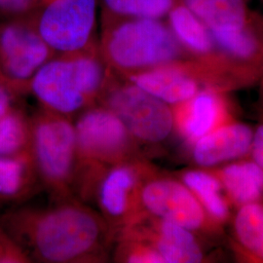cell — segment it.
Instances as JSON below:
<instances>
[{
	"mask_svg": "<svg viewBox=\"0 0 263 263\" xmlns=\"http://www.w3.org/2000/svg\"><path fill=\"white\" fill-rule=\"evenodd\" d=\"M209 31L243 28L246 10L243 0H183Z\"/></svg>",
	"mask_w": 263,
	"mask_h": 263,
	"instance_id": "2e32d148",
	"label": "cell"
},
{
	"mask_svg": "<svg viewBox=\"0 0 263 263\" xmlns=\"http://www.w3.org/2000/svg\"><path fill=\"white\" fill-rule=\"evenodd\" d=\"M252 132L234 124L211 131L195 141L194 159L199 165L213 166L245 154L252 143Z\"/></svg>",
	"mask_w": 263,
	"mask_h": 263,
	"instance_id": "7c38bea8",
	"label": "cell"
},
{
	"mask_svg": "<svg viewBox=\"0 0 263 263\" xmlns=\"http://www.w3.org/2000/svg\"><path fill=\"white\" fill-rule=\"evenodd\" d=\"M141 170L133 160L98 170L79 189L85 201L94 200L99 213L117 232L139 216Z\"/></svg>",
	"mask_w": 263,
	"mask_h": 263,
	"instance_id": "ba28073f",
	"label": "cell"
},
{
	"mask_svg": "<svg viewBox=\"0 0 263 263\" xmlns=\"http://www.w3.org/2000/svg\"><path fill=\"white\" fill-rule=\"evenodd\" d=\"M31 155L38 179L55 201L74 197L77 146L69 117L42 108L30 119Z\"/></svg>",
	"mask_w": 263,
	"mask_h": 263,
	"instance_id": "277c9868",
	"label": "cell"
},
{
	"mask_svg": "<svg viewBox=\"0 0 263 263\" xmlns=\"http://www.w3.org/2000/svg\"><path fill=\"white\" fill-rule=\"evenodd\" d=\"M182 179L213 216L222 218L227 215L226 202L219 194V184L216 179L204 172L189 171Z\"/></svg>",
	"mask_w": 263,
	"mask_h": 263,
	"instance_id": "7402d4cb",
	"label": "cell"
},
{
	"mask_svg": "<svg viewBox=\"0 0 263 263\" xmlns=\"http://www.w3.org/2000/svg\"><path fill=\"white\" fill-rule=\"evenodd\" d=\"M236 232L239 240L254 254L263 258V207L248 204L236 216Z\"/></svg>",
	"mask_w": 263,
	"mask_h": 263,
	"instance_id": "44dd1931",
	"label": "cell"
},
{
	"mask_svg": "<svg viewBox=\"0 0 263 263\" xmlns=\"http://www.w3.org/2000/svg\"><path fill=\"white\" fill-rule=\"evenodd\" d=\"M37 179L31 153L0 157V205L28 197Z\"/></svg>",
	"mask_w": 263,
	"mask_h": 263,
	"instance_id": "5bb4252c",
	"label": "cell"
},
{
	"mask_svg": "<svg viewBox=\"0 0 263 263\" xmlns=\"http://www.w3.org/2000/svg\"><path fill=\"white\" fill-rule=\"evenodd\" d=\"M186 103L178 114L179 130L189 141H196L216 125L219 104L214 95L206 92L195 95Z\"/></svg>",
	"mask_w": 263,
	"mask_h": 263,
	"instance_id": "9a60e30c",
	"label": "cell"
},
{
	"mask_svg": "<svg viewBox=\"0 0 263 263\" xmlns=\"http://www.w3.org/2000/svg\"><path fill=\"white\" fill-rule=\"evenodd\" d=\"M112 73L98 42L83 51L52 58L33 76L29 92L43 108L70 117L98 104Z\"/></svg>",
	"mask_w": 263,
	"mask_h": 263,
	"instance_id": "7a4b0ae2",
	"label": "cell"
},
{
	"mask_svg": "<svg viewBox=\"0 0 263 263\" xmlns=\"http://www.w3.org/2000/svg\"><path fill=\"white\" fill-rule=\"evenodd\" d=\"M124 78L167 104H182L197 94L196 82L182 69L171 64L141 70Z\"/></svg>",
	"mask_w": 263,
	"mask_h": 263,
	"instance_id": "8fae6325",
	"label": "cell"
},
{
	"mask_svg": "<svg viewBox=\"0 0 263 263\" xmlns=\"http://www.w3.org/2000/svg\"><path fill=\"white\" fill-rule=\"evenodd\" d=\"M98 104L115 113L132 137L143 142L164 141L175 124L168 104L114 72Z\"/></svg>",
	"mask_w": 263,
	"mask_h": 263,
	"instance_id": "8992f818",
	"label": "cell"
},
{
	"mask_svg": "<svg viewBox=\"0 0 263 263\" xmlns=\"http://www.w3.org/2000/svg\"><path fill=\"white\" fill-rule=\"evenodd\" d=\"M77 170L103 169L132 160L133 141L121 119L102 104L79 113L74 124Z\"/></svg>",
	"mask_w": 263,
	"mask_h": 263,
	"instance_id": "52a82bcc",
	"label": "cell"
},
{
	"mask_svg": "<svg viewBox=\"0 0 263 263\" xmlns=\"http://www.w3.org/2000/svg\"><path fill=\"white\" fill-rule=\"evenodd\" d=\"M103 16L161 19L169 14L176 0H101Z\"/></svg>",
	"mask_w": 263,
	"mask_h": 263,
	"instance_id": "ffe728a7",
	"label": "cell"
},
{
	"mask_svg": "<svg viewBox=\"0 0 263 263\" xmlns=\"http://www.w3.org/2000/svg\"><path fill=\"white\" fill-rule=\"evenodd\" d=\"M27 252L0 224V263L31 262Z\"/></svg>",
	"mask_w": 263,
	"mask_h": 263,
	"instance_id": "cb8c5ba5",
	"label": "cell"
},
{
	"mask_svg": "<svg viewBox=\"0 0 263 263\" xmlns=\"http://www.w3.org/2000/svg\"><path fill=\"white\" fill-rule=\"evenodd\" d=\"M98 0H53L36 11L40 35L57 55L94 46Z\"/></svg>",
	"mask_w": 263,
	"mask_h": 263,
	"instance_id": "9c48e42d",
	"label": "cell"
},
{
	"mask_svg": "<svg viewBox=\"0 0 263 263\" xmlns=\"http://www.w3.org/2000/svg\"><path fill=\"white\" fill-rule=\"evenodd\" d=\"M31 153L30 119L15 107L0 117V157Z\"/></svg>",
	"mask_w": 263,
	"mask_h": 263,
	"instance_id": "ac0fdd59",
	"label": "cell"
},
{
	"mask_svg": "<svg viewBox=\"0 0 263 263\" xmlns=\"http://www.w3.org/2000/svg\"><path fill=\"white\" fill-rule=\"evenodd\" d=\"M99 47L106 65L122 77L171 64L179 55L178 40L160 19L103 16Z\"/></svg>",
	"mask_w": 263,
	"mask_h": 263,
	"instance_id": "3957f363",
	"label": "cell"
},
{
	"mask_svg": "<svg viewBox=\"0 0 263 263\" xmlns=\"http://www.w3.org/2000/svg\"><path fill=\"white\" fill-rule=\"evenodd\" d=\"M253 153L255 163L263 169V126H260L254 135Z\"/></svg>",
	"mask_w": 263,
	"mask_h": 263,
	"instance_id": "4316f807",
	"label": "cell"
},
{
	"mask_svg": "<svg viewBox=\"0 0 263 263\" xmlns=\"http://www.w3.org/2000/svg\"><path fill=\"white\" fill-rule=\"evenodd\" d=\"M169 28L179 44L197 53H206L213 38L201 20L183 4L175 5L168 14Z\"/></svg>",
	"mask_w": 263,
	"mask_h": 263,
	"instance_id": "e0dca14e",
	"label": "cell"
},
{
	"mask_svg": "<svg viewBox=\"0 0 263 263\" xmlns=\"http://www.w3.org/2000/svg\"><path fill=\"white\" fill-rule=\"evenodd\" d=\"M0 82H1V79H0Z\"/></svg>",
	"mask_w": 263,
	"mask_h": 263,
	"instance_id": "f1b7e54d",
	"label": "cell"
},
{
	"mask_svg": "<svg viewBox=\"0 0 263 263\" xmlns=\"http://www.w3.org/2000/svg\"><path fill=\"white\" fill-rule=\"evenodd\" d=\"M51 1H53V0H38L40 7H41V6H43V5H45V4H47V3L51 2Z\"/></svg>",
	"mask_w": 263,
	"mask_h": 263,
	"instance_id": "83f0119b",
	"label": "cell"
},
{
	"mask_svg": "<svg viewBox=\"0 0 263 263\" xmlns=\"http://www.w3.org/2000/svg\"><path fill=\"white\" fill-rule=\"evenodd\" d=\"M36 11L0 23V79L16 95L28 92L33 76L57 55L38 31Z\"/></svg>",
	"mask_w": 263,
	"mask_h": 263,
	"instance_id": "5b68a950",
	"label": "cell"
},
{
	"mask_svg": "<svg viewBox=\"0 0 263 263\" xmlns=\"http://www.w3.org/2000/svg\"><path fill=\"white\" fill-rule=\"evenodd\" d=\"M47 208H25L0 218L31 259L47 263L104 262L116 233L102 215L76 198Z\"/></svg>",
	"mask_w": 263,
	"mask_h": 263,
	"instance_id": "6da1fadb",
	"label": "cell"
},
{
	"mask_svg": "<svg viewBox=\"0 0 263 263\" xmlns=\"http://www.w3.org/2000/svg\"><path fill=\"white\" fill-rule=\"evenodd\" d=\"M18 95L15 94L9 87L0 82V117L9 112L14 108V99Z\"/></svg>",
	"mask_w": 263,
	"mask_h": 263,
	"instance_id": "484cf974",
	"label": "cell"
},
{
	"mask_svg": "<svg viewBox=\"0 0 263 263\" xmlns=\"http://www.w3.org/2000/svg\"><path fill=\"white\" fill-rule=\"evenodd\" d=\"M210 33L213 40L233 56L248 58L255 51L254 37L244 28L211 31Z\"/></svg>",
	"mask_w": 263,
	"mask_h": 263,
	"instance_id": "603a6c76",
	"label": "cell"
},
{
	"mask_svg": "<svg viewBox=\"0 0 263 263\" xmlns=\"http://www.w3.org/2000/svg\"><path fill=\"white\" fill-rule=\"evenodd\" d=\"M140 198L141 207L160 219L190 231L203 223V210L185 184L172 179H153L141 184Z\"/></svg>",
	"mask_w": 263,
	"mask_h": 263,
	"instance_id": "30bf717a",
	"label": "cell"
},
{
	"mask_svg": "<svg viewBox=\"0 0 263 263\" xmlns=\"http://www.w3.org/2000/svg\"><path fill=\"white\" fill-rule=\"evenodd\" d=\"M39 8L38 0H0V17L3 20L23 17Z\"/></svg>",
	"mask_w": 263,
	"mask_h": 263,
	"instance_id": "d4e9b609",
	"label": "cell"
},
{
	"mask_svg": "<svg viewBox=\"0 0 263 263\" xmlns=\"http://www.w3.org/2000/svg\"><path fill=\"white\" fill-rule=\"evenodd\" d=\"M151 247L161 255L164 263L202 260L201 250L190 230L168 220L160 219Z\"/></svg>",
	"mask_w": 263,
	"mask_h": 263,
	"instance_id": "4fadbf2b",
	"label": "cell"
},
{
	"mask_svg": "<svg viewBox=\"0 0 263 263\" xmlns=\"http://www.w3.org/2000/svg\"><path fill=\"white\" fill-rule=\"evenodd\" d=\"M222 179L228 192L240 203H250L261 194L263 169L256 163L245 162L227 167Z\"/></svg>",
	"mask_w": 263,
	"mask_h": 263,
	"instance_id": "d6986e66",
	"label": "cell"
}]
</instances>
